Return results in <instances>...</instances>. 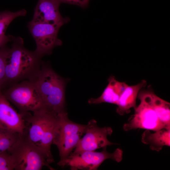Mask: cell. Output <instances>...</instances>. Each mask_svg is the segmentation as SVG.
I'll use <instances>...</instances> for the list:
<instances>
[{
	"label": "cell",
	"mask_w": 170,
	"mask_h": 170,
	"mask_svg": "<svg viewBox=\"0 0 170 170\" xmlns=\"http://www.w3.org/2000/svg\"><path fill=\"white\" fill-rule=\"evenodd\" d=\"M12 42L6 59L5 81L3 88L30 79L39 69L42 63V58L34 51L25 48L21 37H14Z\"/></svg>",
	"instance_id": "6da1fadb"
},
{
	"label": "cell",
	"mask_w": 170,
	"mask_h": 170,
	"mask_svg": "<svg viewBox=\"0 0 170 170\" xmlns=\"http://www.w3.org/2000/svg\"><path fill=\"white\" fill-rule=\"evenodd\" d=\"M29 80L33 82L38 91L42 109L55 114L65 111L64 79L42 62L39 69Z\"/></svg>",
	"instance_id": "7a4b0ae2"
},
{
	"label": "cell",
	"mask_w": 170,
	"mask_h": 170,
	"mask_svg": "<svg viewBox=\"0 0 170 170\" xmlns=\"http://www.w3.org/2000/svg\"><path fill=\"white\" fill-rule=\"evenodd\" d=\"M58 114L42 109L24 114L26 126L24 133L42 152L49 164L54 162L51 147L58 123Z\"/></svg>",
	"instance_id": "3957f363"
},
{
	"label": "cell",
	"mask_w": 170,
	"mask_h": 170,
	"mask_svg": "<svg viewBox=\"0 0 170 170\" xmlns=\"http://www.w3.org/2000/svg\"><path fill=\"white\" fill-rule=\"evenodd\" d=\"M8 151L13 160L14 170H40L44 166L54 169L24 133L20 135Z\"/></svg>",
	"instance_id": "277c9868"
},
{
	"label": "cell",
	"mask_w": 170,
	"mask_h": 170,
	"mask_svg": "<svg viewBox=\"0 0 170 170\" xmlns=\"http://www.w3.org/2000/svg\"><path fill=\"white\" fill-rule=\"evenodd\" d=\"M58 117V123L53 142L59 151L60 160L57 164L63 162L72 152L86 127V125L70 120L65 111L59 113Z\"/></svg>",
	"instance_id": "5b68a950"
},
{
	"label": "cell",
	"mask_w": 170,
	"mask_h": 170,
	"mask_svg": "<svg viewBox=\"0 0 170 170\" xmlns=\"http://www.w3.org/2000/svg\"><path fill=\"white\" fill-rule=\"evenodd\" d=\"M2 92L13 104L19 112H34L42 109L40 99L33 82L24 80L3 88Z\"/></svg>",
	"instance_id": "8992f818"
},
{
	"label": "cell",
	"mask_w": 170,
	"mask_h": 170,
	"mask_svg": "<svg viewBox=\"0 0 170 170\" xmlns=\"http://www.w3.org/2000/svg\"><path fill=\"white\" fill-rule=\"evenodd\" d=\"M101 152L86 151L77 153H71L65 161L57 164L62 167H70L71 169L96 170L105 160L110 159L118 162L123 158V151L117 148L112 153L107 151L106 147Z\"/></svg>",
	"instance_id": "52a82bcc"
},
{
	"label": "cell",
	"mask_w": 170,
	"mask_h": 170,
	"mask_svg": "<svg viewBox=\"0 0 170 170\" xmlns=\"http://www.w3.org/2000/svg\"><path fill=\"white\" fill-rule=\"evenodd\" d=\"M61 24H50L34 22L31 20L27 24L28 30L35 42L36 48L34 51L42 58L50 54L55 47L60 46L62 42L58 37Z\"/></svg>",
	"instance_id": "ba28073f"
},
{
	"label": "cell",
	"mask_w": 170,
	"mask_h": 170,
	"mask_svg": "<svg viewBox=\"0 0 170 170\" xmlns=\"http://www.w3.org/2000/svg\"><path fill=\"white\" fill-rule=\"evenodd\" d=\"M112 129L110 127H99L96 121L91 119L86 125L84 135L81 138L71 153L76 154L86 151H95L101 148L116 144L110 142L107 138L108 135L112 134Z\"/></svg>",
	"instance_id": "9c48e42d"
},
{
	"label": "cell",
	"mask_w": 170,
	"mask_h": 170,
	"mask_svg": "<svg viewBox=\"0 0 170 170\" xmlns=\"http://www.w3.org/2000/svg\"><path fill=\"white\" fill-rule=\"evenodd\" d=\"M139 104L134 109V114L123 126L126 131L137 128L156 131L167 128L159 119L156 114L146 102L140 100Z\"/></svg>",
	"instance_id": "30bf717a"
},
{
	"label": "cell",
	"mask_w": 170,
	"mask_h": 170,
	"mask_svg": "<svg viewBox=\"0 0 170 170\" xmlns=\"http://www.w3.org/2000/svg\"><path fill=\"white\" fill-rule=\"evenodd\" d=\"M0 127L8 131L24 134L26 130V121L24 114L18 112L0 90Z\"/></svg>",
	"instance_id": "8fae6325"
},
{
	"label": "cell",
	"mask_w": 170,
	"mask_h": 170,
	"mask_svg": "<svg viewBox=\"0 0 170 170\" xmlns=\"http://www.w3.org/2000/svg\"><path fill=\"white\" fill-rule=\"evenodd\" d=\"M60 3L58 0H38L31 20L50 24L67 23L69 19L62 17L59 10Z\"/></svg>",
	"instance_id": "7c38bea8"
},
{
	"label": "cell",
	"mask_w": 170,
	"mask_h": 170,
	"mask_svg": "<svg viewBox=\"0 0 170 170\" xmlns=\"http://www.w3.org/2000/svg\"><path fill=\"white\" fill-rule=\"evenodd\" d=\"M137 98L146 102L154 110L160 121L170 129V103L156 95L150 89L140 91Z\"/></svg>",
	"instance_id": "4fadbf2b"
},
{
	"label": "cell",
	"mask_w": 170,
	"mask_h": 170,
	"mask_svg": "<svg viewBox=\"0 0 170 170\" xmlns=\"http://www.w3.org/2000/svg\"><path fill=\"white\" fill-rule=\"evenodd\" d=\"M108 81V84L101 95L97 98H90L88 101L89 104L107 103L117 105L120 97L128 85L125 82L117 81L113 76H110Z\"/></svg>",
	"instance_id": "5bb4252c"
},
{
	"label": "cell",
	"mask_w": 170,
	"mask_h": 170,
	"mask_svg": "<svg viewBox=\"0 0 170 170\" xmlns=\"http://www.w3.org/2000/svg\"><path fill=\"white\" fill-rule=\"evenodd\" d=\"M146 81L142 80L138 84L128 86L122 94L117 104L116 112L122 116L128 114L130 112V109L136 107V99L138 93L141 88L146 85Z\"/></svg>",
	"instance_id": "9a60e30c"
},
{
	"label": "cell",
	"mask_w": 170,
	"mask_h": 170,
	"mask_svg": "<svg viewBox=\"0 0 170 170\" xmlns=\"http://www.w3.org/2000/svg\"><path fill=\"white\" fill-rule=\"evenodd\" d=\"M154 131L146 129L142 135V142L149 144L151 150L156 151L161 150L164 146H170V129L164 128Z\"/></svg>",
	"instance_id": "2e32d148"
},
{
	"label": "cell",
	"mask_w": 170,
	"mask_h": 170,
	"mask_svg": "<svg viewBox=\"0 0 170 170\" xmlns=\"http://www.w3.org/2000/svg\"><path fill=\"white\" fill-rule=\"evenodd\" d=\"M26 14V11L23 9L14 12L8 10L0 11V36L5 34L8 27L13 20L19 17L24 16Z\"/></svg>",
	"instance_id": "e0dca14e"
},
{
	"label": "cell",
	"mask_w": 170,
	"mask_h": 170,
	"mask_svg": "<svg viewBox=\"0 0 170 170\" xmlns=\"http://www.w3.org/2000/svg\"><path fill=\"white\" fill-rule=\"evenodd\" d=\"M20 135L0 127V153L8 151Z\"/></svg>",
	"instance_id": "ac0fdd59"
},
{
	"label": "cell",
	"mask_w": 170,
	"mask_h": 170,
	"mask_svg": "<svg viewBox=\"0 0 170 170\" xmlns=\"http://www.w3.org/2000/svg\"><path fill=\"white\" fill-rule=\"evenodd\" d=\"M9 48L5 45L0 48V90L4 87L5 81V64Z\"/></svg>",
	"instance_id": "d6986e66"
},
{
	"label": "cell",
	"mask_w": 170,
	"mask_h": 170,
	"mask_svg": "<svg viewBox=\"0 0 170 170\" xmlns=\"http://www.w3.org/2000/svg\"><path fill=\"white\" fill-rule=\"evenodd\" d=\"M14 170L13 160L8 151L0 153V170Z\"/></svg>",
	"instance_id": "ffe728a7"
},
{
	"label": "cell",
	"mask_w": 170,
	"mask_h": 170,
	"mask_svg": "<svg viewBox=\"0 0 170 170\" xmlns=\"http://www.w3.org/2000/svg\"><path fill=\"white\" fill-rule=\"evenodd\" d=\"M61 3H65L69 4L75 5L82 8L86 7L90 0H58Z\"/></svg>",
	"instance_id": "44dd1931"
},
{
	"label": "cell",
	"mask_w": 170,
	"mask_h": 170,
	"mask_svg": "<svg viewBox=\"0 0 170 170\" xmlns=\"http://www.w3.org/2000/svg\"><path fill=\"white\" fill-rule=\"evenodd\" d=\"M14 37L12 35L5 34L0 36V48L6 45L8 42H12Z\"/></svg>",
	"instance_id": "7402d4cb"
},
{
	"label": "cell",
	"mask_w": 170,
	"mask_h": 170,
	"mask_svg": "<svg viewBox=\"0 0 170 170\" xmlns=\"http://www.w3.org/2000/svg\"></svg>",
	"instance_id": "603a6c76"
}]
</instances>
